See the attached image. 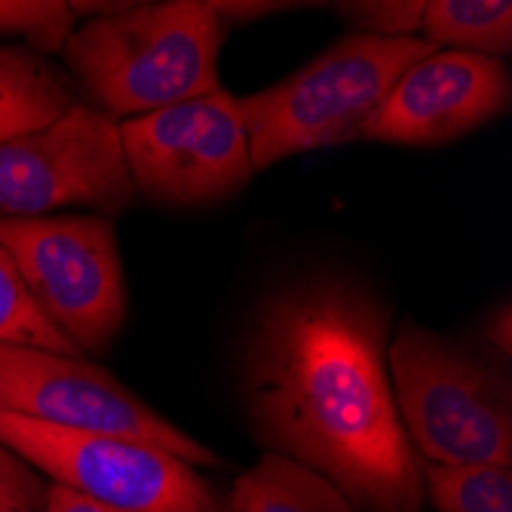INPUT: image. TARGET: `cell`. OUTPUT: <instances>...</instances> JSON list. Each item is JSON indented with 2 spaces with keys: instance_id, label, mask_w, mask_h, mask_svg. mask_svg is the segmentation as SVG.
Returning <instances> with one entry per match:
<instances>
[{
  "instance_id": "6da1fadb",
  "label": "cell",
  "mask_w": 512,
  "mask_h": 512,
  "mask_svg": "<svg viewBox=\"0 0 512 512\" xmlns=\"http://www.w3.org/2000/svg\"><path fill=\"white\" fill-rule=\"evenodd\" d=\"M387 319L347 286H307L264 307L246 350L255 436L338 485L365 512H424L390 390Z\"/></svg>"
},
{
  "instance_id": "7a4b0ae2",
  "label": "cell",
  "mask_w": 512,
  "mask_h": 512,
  "mask_svg": "<svg viewBox=\"0 0 512 512\" xmlns=\"http://www.w3.org/2000/svg\"><path fill=\"white\" fill-rule=\"evenodd\" d=\"M227 25L209 0L129 4L71 31L62 56L92 108L117 123L221 89Z\"/></svg>"
},
{
  "instance_id": "3957f363",
  "label": "cell",
  "mask_w": 512,
  "mask_h": 512,
  "mask_svg": "<svg viewBox=\"0 0 512 512\" xmlns=\"http://www.w3.org/2000/svg\"><path fill=\"white\" fill-rule=\"evenodd\" d=\"M433 50L436 46L424 37H371L353 31L292 77L240 99L252 172L292 154L362 138L365 123L405 68Z\"/></svg>"
},
{
  "instance_id": "277c9868",
  "label": "cell",
  "mask_w": 512,
  "mask_h": 512,
  "mask_svg": "<svg viewBox=\"0 0 512 512\" xmlns=\"http://www.w3.org/2000/svg\"><path fill=\"white\" fill-rule=\"evenodd\" d=\"M387 365L402 430L424 463L509 467L512 399L491 362L405 322L387 350Z\"/></svg>"
},
{
  "instance_id": "5b68a950",
  "label": "cell",
  "mask_w": 512,
  "mask_h": 512,
  "mask_svg": "<svg viewBox=\"0 0 512 512\" xmlns=\"http://www.w3.org/2000/svg\"><path fill=\"white\" fill-rule=\"evenodd\" d=\"M0 246L37 310L77 353H96L114 341L126 319V279L111 218H0Z\"/></svg>"
},
{
  "instance_id": "8992f818",
  "label": "cell",
  "mask_w": 512,
  "mask_h": 512,
  "mask_svg": "<svg viewBox=\"0 0 512 512\" xmlns=\"http://www.w3.org/2000/svg\"><path fill=\"white\" fill-rule=\"evenodd\" d=\"M120 145L135 191L175 209L230 200L255 175L240 99L227 89L123 120Z\"/></svg>"
},
{
  "instance_id": "52a82bcc",
  "label": "cell",
  "mask_w": 512,
  "mask_h": 512,
  "mask_svg": "<svg viewBox=\"0 0 512 512\" xmlns=\"http://www.w3.org/2000/svg\"><path fill=\"white\" fill-rule=\"evenodd\" d=\"M0 411L62 430L142 442L191 467L218 463L206 445L169 424L105 368L68 353L0 344Z\"/></svg>"
},
{
  "instance_id": "ba28073f",
  "label": "cell",
  "mask_w": 512,
  "mask_h": 512,
  "mask_svg": "<svg viewBox=\"0 0 512 512\" xmlns=\"http://www.w3.org/2000/svg\"><path fill=\"white\" fill-rule=\"evenodd\" d=\"M0 442L34 473L126 512H203L212 491L191 463L160 448L77 433L0 411Z\"/></svg>"
},
{
  "instance_id": "9c48e42d",
  "label": "cell",
  "mask_w": 512,
  "mask_h": 512,
  "mask_svg": "<svg viewBox=\"0 0 512 512\" xmlns=\"http://www.w3.org/2000/svg\"><path fill=\"white\" fill-rule=\"evenodd\" d=\"M120 123L74 102L56 123L0 142V218H43L92 206L111 218L135 203Z\"/></svg>"
},
{
  "instance_id": "30bf717a",
  "label": "cell",
  "mask_w": 512,
  "mask_h": 512,
  "mask_svg": "<svg viewBox=\"0 0 512 512\" xmlns=\"http://www.w3.org/2000/svg\"><path fill=\"white\" fill-rule=\"evenodd\" d=\"M509 96L503 59L433 50L405 68L365 123L362 138L384 145H445L500 117L509 108Z\"/></svg>"
},
{
  "instance_id": "8fae6325",
  "label": "cell",
  "mask_w": 512,
  "mask_h": 512,
  "mask_svg": "<svg viewBox=\"0 0 512 512\" xmlns=\"http://www.w3.org/2000/svg\"><path fill=\"white\" fill-rule=\"evenodd\" d=\"M74 89L65 71L25 43H0V142L56 123Z\"/></svg>"
},
{
  "instance_id": "7c38bea8",
  "label": "cell",
  "mask_w": 512,
  "mask_h": 512,
  "mask_svg": "<svg viewBox=\"0 0 512 512\" xmlns=\"http://www.w3.org/2000/svg\"><path fill=\"white\" fill-rule=\"evenodd\" d=\"M227 512H359L347 494L304 463L267 451L230 488Z\"/></svg>"
},
{
  "instance_id": "4fadbf2b",
  "label": "cell",
  "mask_w": 512,
  "mask_h": 512,
  "mask_svg": "<svg viewBox=\"0 0 512 512\" xmlns=\"http://www.w3.org/2000/svg\"><path fill=\"white\" fill-rule=\"evenodd\" d=\"M430 46L500 59L512 50L509 0H427L421 31Z\"/></svg>"
},
{
  "instance_id": "5bb4252c",
  "label": "cell",
  "mask_w": 512,
  "mask_h": 512,
  "mask_svg": "<svg viewBox=\"0 0 512 512\" xmlns=\"http://www.w3.org/2000/svg\"><path fill=\"white\" fill-rule=\"evenodd\" d=\"M424 497L439 512H512L509 467H439L421 463Z\"/></svg>"
},
{
  "instance_id": "9a60e30c",
  "label": "cell",
  "mask_w": 512,
  "mask_h": 512,
  "mask_svg": "<svg viewBox=\"0 0 512 512\" xmlns=\"http://www.w3.org/2000/svg\"><path fill=\"white\" fill-rule=\"evenodd\" d=\"M0 344L37 347L77 356L74 344L46 319L22 286V276L0 246Z\"/></svg>"
},
{
  "instance_id": "2e32d148",
  "label": "cell",
  "mask_w": 512,
  "mask_h": 512,
  "mask_svg": "<svg viewBox=\"0 0 512 512\" xmlns=\"http://www.w3.org/2000/svg\"><path fill=\"white\" fill-rule=\"evenodd\" d=\"M77 19L62 0H0V37H22L37 53H59Z\"/></svg>"
},
{
  "instance_id": "e0dca14e",
  "label": "cell",
  "mask_w": 512,
  "mask_h": 512,
  "mask_svg": "<svg viewBox=\"0 0 512 512\" xmlns=\"http://www.w3.org/2000/svg\"><path fill=\"white\" fill-rule=\"evenodd\" d=\"M427 0H365L341 4V16L353 22L356 34L371 37H417Z\"/></svg>"
},
{
  "instance_id": "ac0fdd59",
  "label": "cell",
  "mask_w": 512,
  "mask_h": 512,
  "mask_svg": "<svg viewBox=\"0 0 512 512\" xmlns=\"http://www.w3.org/2000/svg\"><path fill=\"white\" fill-rule=\"evenodd\" d=\"M43 497V479L0 442V512H40Z\"/></svg>"
},
{
  "instance_id": "d6986e66",
  "label": "cell",
  "mask_w": 512,
  "mask_h": 512,
  "mask_svg": "<svg viewBox=\"0 0 512 512\" xmlns=\"http://www.w3.org/2000/svg\"><path fill=\"white\" fill-rule=\"evenodd\" d=\"M40 512H126L99 500H89L71 488L62 485H46V497H43V509Z\"/></svg>"
},
{
  "instance_id": "ffe728a7",
  "label": "cell",
  "mask_w": 512,
  "mask_h": 512,
  "mask_svg": "<svg viewBox=\"0 0 512 512\" xmlns=\"http://www.w3.org/2000/svg\"><path fill=\"white\" fill-rule=\"evenodd\" d=\"M485 338H488L500 353H509V347H512V310H509V304H500L497 319H494V316L488 319V325H485Z\"/></svg>"
},
{
  "instance_id": "44dd1931",
  "label": "cell",
  "mask_w": 512,
  "mask_h": 512,
  "mask_svg": "<svg viewBox=\"0 0 512 512\" xmlns=\"http://www.w3.org/2000/svg\"><path fill=\"white\" fill-rule=\"evenodd\" d=\"M215 10L224 19V25H230V22H246V19H258V16L276 13V10H283V7H276V4H215Z\"/></svg>"
},
{
  "instance_id": "7402d4cb",
  "label": "cell",
  "mask_w": 512,
  "mask_h": 512,
  "mask_svg": "<svg viewBox=\"0 0 512 512\" xmlns=\"http://www.w3.org/2000/svg\"><path fill=\"white\" fill-rule=\"evenodd\" d=\"M203 512H227V509H221V506H215V503H212V506H209V509H203Z\"/></svg>"
}]
</instances>
